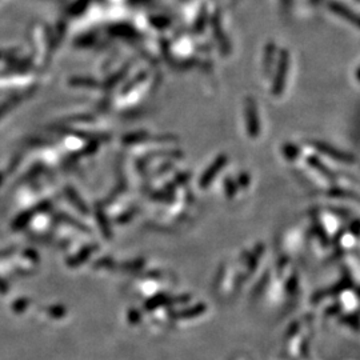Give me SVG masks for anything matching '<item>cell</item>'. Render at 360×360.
<instances>
[{"label": "cell", "mask_w": 360, "mask_h": 360, "mask_svg": "<svg viewBox=\"0 0 360 360\" xmlns=\"http://www.w3.org/2000/svg\"><path fill=\"white\" fill-rule=\"evenodd\" d=\"M288 66H290V54H288L287 50H282L279 60H277V68L275 77H273L272 88H271V91L275 96H280L282 92L284 91L288 75Z\"/></svg>", "instance_id": "1"}, {"label": "cell", "mask_w": 360, "mask_h": 360, "mask_svg": "<svg viewBox=\"0 0 360 360\" xmlns=\"http://www.w3.org/2000/svg\"><path fill=\"white\" fill-rule=\"evenodd\" d=\"M244 111H246V124H247V132L248 135H250V138H258L259 132H260V127H259L256 103H255L254 99H246Z\"/></svg>", "instance_id": "2"}, {"label": "cell", "mask_w": 360, "mask_h": 360, "mask_svg": "<svg viewBox=\"0 0 360 360\" xmlns=\"http://www.w3.org/2000/svg\"><path fill=\"white\" fill-rule=\"evenodd\" d=\"M311 144H312L313 148L317 149L320 153L327 155L328 157H331V159L334 160H338V162H340V163L351 164L356 162L352 155H349V153H346L344 151H340V149L335 148V147L330 146V144H327V143L317 142V140H315V142H311Z\"/></svg>", "instance_id": "3"}, {"label": "cell", "mask_w": 360, "mask_h": 360, "mask_svg": "<svg viewBox=\"0 0 360 360\" xmlns=\"http://www.w3.org/2000/svg\"><path fill=\"white\" fill-rule=\"evenodd\" d=\"M227 156L226 155H220V156L216 157V160H215L214 163H212V166L210 168H208L207 171L204 172L203 178H202V182H200V186L202 187H207L210 186L212 183V180L215 179V176L219 174V172L222 171L223 167L227 164Z\"/></svg>", "instance_id": "4"}, {"label": "cell", "mask_w": 360, "mask_h": 360, "mask_svg": "<svg viewBox=\"0 0 360 360\" xmlns=\"http://www.w3.org/2000/svg\"><path fill=\"white\" fill-rule=\"evenodd\" d=\"M331 10L335 12V14L343 16V18L346 19L347 22H349L355 27H359L360 28V15L355 14V12H352L351 10H348V8H346L344 6H342V4H336V3L331 4Z\"/></svg>", "instance_id": "5"}, {"label": "cell", "mask_w": 360, "mask_h": 360, "mask_svg": "<svg viewBox=\"0 0 360 360\" xmlns=\"http://www.w3.org/2000/svg\"><path fill=\"white\" fill-rule=\"evenodd\" d=\"M307 162H308V164L311 166V167L315 168V170H316L317 172H320V174L323 175V176H326V178H330V179L334 178V174H332L330 170H327V167H324L323 163H322V162H320L317 157L309 156Z\"/></svg>", "instance_id": "6"}, {"label": "cell", "mask_w": 360, "mask_h": 360, "mask_svg": "<svg viewBox=\"0 0 360 360\" xmlns=\"http://www.w3.org/2000/svg\"><path fill=\"white\" fill-rule=\"evenodd\" d=\"M275 43H269L266 48V56H264V71L266 73L269 72L271 64H272L273 55H275Z\"/></svg>", "instance_id": "7"}, {"label": "cell", "mask_w": 360, "mask_h": 360, "mask_svg": "<svg viewBox=\"0 0 360 360\" xmlns=\"http://www.w3.org/2000/svg\"><path fill=\"white\" fill-rule=\"evenodd\" d=\"M214 28H215V35L219 37V42H220V46L223 47V50H227V42L226 37L223 35L222 32V27H220V22L218 24V19H214Z\"/></svg>", "instance_id": "8"}, {"label": "cell", "mask_w": 360, "mask_h": 360, "mask_svg": "<svg viewBox=\"0 0 360 360\" xmlns=\"http://www.w3.org/2000/svg\"><path fill=\"white\" fill-rule=\"evenodd\" d=\"M294 147H292V146H286V147H284V152H288V151H290V153H287L288 159H295V156L298 155V149L294 148Z\"/></svg>", "instance_id": "9"}, {"label": "cell", "mask_w": 360, "mask_h": 360, "mask_svg": "<svg viewBox=\"0 0 360 360\" xmlns=\"http://www.w3.org/2000/svg\"><path fill=\"white\" fill-rule=\"evenodd\" d=\"M226 189H227V193H228L229 189H231V195H233V191H235V186H233L232 180H229V186L226 183Z\"/></svg>", "instance_id": "10"}]
</instances>
